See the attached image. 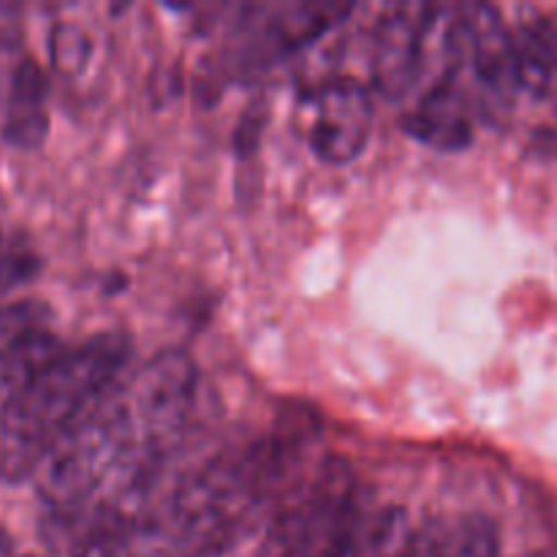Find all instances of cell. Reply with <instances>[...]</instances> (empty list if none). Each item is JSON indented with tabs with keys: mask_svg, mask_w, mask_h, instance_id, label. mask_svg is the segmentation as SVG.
<instances>
[{
	"mask_svg": "<svg viewBox=\"0 0 557 557\" xmlns=\"http://www.w3.org/2000/svg\"><path fill=\"white\" fill-rule=\"evenodd\" d=\"M60 348V341L52 330H38L22 337L14 346L0 351V417L16 403V397L33 384L38 373L52 362Z\"/></svg>",
	"mask_w": 557,
	"mask_h": 557,
	"instance_id": "9",
	"label": "cell"
},
{
	"mask_svg": "<svg viewBox=\"0 0 557 557\" xmlns=\"http://www.w3.org/2000/svg\"><path fill=\"white\" fill-rule=\"evenodd\" d=\"M302 430H281L212 457L188 473L169 500V542L183 555H210L232 542L245 520L272 498L302 451Z\"/></svg>",
	"mask_w": 557,
	"mask_h": 557,
	"instance_id": "1",
	"label": "cell"
},
{
	"mask_svg": "<svg viewBox=\"0 0 557 557\" xmlns=\"http://www.w3.org/2000/svg\"><path fill=\"white\" fill-rule=\"evenodd\" d=\"M433 5L400 3L381 14L370 47L373 82L386 98H403L424 74V38Z\"/></svg>",
	"mask_w": 557,
	"mask_h": 557,
	"instance_id": "5",
	"label": "cell"
},
{
	"mask_svg": "<svg viewBox=\"0 0 557 557\" xmlns=\"http://www.w3.org/2000/svg\"><path fill=\"white\" fill-rule=\"evenodd\" d=\"M351 14L343 3H286L261 16V44L270 54H292L330 33Z\"/></svg>",
	"mask_w": 557,
	"mask_h": 557,
	"instance_id": "7",
	"label": "cell"
},
{
	"mask_svg": "<svg viewBox=\"0 0 557 557\" xmlns=\"http://www.w3.org/2000/svg\"><path fill=\"white\" fill-rule=\"evenodd\" d=\"M403 128L408 136L435 150H466L473 141V120L471 103L457 85V76L435 79L419 107L403 117Z\"/></svg>",
	"mask_w": 557,
	"mask_h": 557,
	"instance_id": "6",
	"label": "cell"
},
{
	"mask_svg": "<svg viewBox=\"0 0 557 557\" xmlns=\"http://www.w3.org/2000/svg\"><path fill=\"white\" fill-rule=\"evenodd\" d=\"M49 54H52V65L60 74H79L90 58V41L76 25H58L49 38Z\"/></svg>",
	"mask_w": 557,
	"mask_h": 557,
	"instance_id": "11",
	"label": "cell"
},
{
	"mask_svg": "<svg viewBox=\"0 0 557 557\" xmlns=\"http://www.w3.org/2000/svg\"><path fill=\"white\" fill-rule=\"evenodd\" d=\"M47 128V79L33 60H22L11 76L3 136L14 147L33 150L44 141Z\"/></svg>",
	"mask_w": 557,
	"mask_h": 557,
	"instance_id": "8",
	"label": "cell"
},
{
	"mask_svg": "<svg viewBox=\"0 0 557 557\" xmlns=\"http://www.w3.org/2000/svg\"><path fill=\"white\" fill-rule=\"evenodd\" d=\"M0 557H16L14 555V544H11V539L5 536L3 531H0Z\"/></svg>",
	"mask_w": 557,
	"mask_h": 557,
	"instance_id": "12",
	"label": "cell"
},
{
	"mask_svg": "<svg viewBox=\"0 0 557 557\" xmlns=\"http://www.w3.org/2000/svg\"><path fill=\"white\" fill-rule=\"evenodd\" d=\"M128 341L107 332L63 348L0 417V482L33 479L49 446L120 379Z\"/></svg>",
	"mask_w": 557,
	"mask_h": 557,
	"instance_id": "2",
	"label": "cell"
},
{
	"mask_svg": "<svg viewBox=\"0 0 557 557\" xmlns=\"http://www.w3.org/2000/svg\"><path fill=\"white\" fill-rule=\"evenodd\" d=\"M373 125V103L362 82L337 76L315 87L308 103L310 150L326 163H348L364 150Z\"/></svg>",
	"mask_w": 557,
	"mask_h": 557,
	"instance_id": "4",
	"label": "cell"
},
{
	"mask_svg": "<svg viewBox=\"0 0 557 557\" xmlns=\"http://www.w3.org/2000/svg\"><path fill=\"white\" fill-rule=\"evenodd\" d=\"M511 36L520 65V90L542 92L557 71V16H536Z\"/></svg>",
	"mask_w": 557,
	"mask_h": 557,
	"instance_id": "10",
	"label": "cell"
},
{
	"mask_svg": "<svg viewBox=\"0 0 557 557\" xmlns=\"http://www.w3.org/2000/svg\"><path fill=\"white\" fill-rule=\"evenodd\" d=\"M199 370L185 351H161L128 379H117L123 417L141 457L163 460L185 438L196 403Z\"/></svg>",
	"mask_w": 557,
	"mask_h": 557,
	"instance_id": "3",
	"label": "cell"
}]
</instances>
